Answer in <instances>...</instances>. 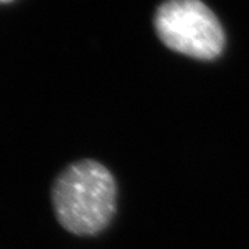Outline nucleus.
I'll list each match as a JSON object with an SVG mask.
<instances>
[{
	"label": "nucleus",
	"instance_id": "nucleus-3",
	"mask_svg": "<svg viewBox=\"0 0 249 249\" xmlns=\"http://www.w3.org/2000/svg\"><path fill=\"white\" fill-rule=\"evenodd\" d=\"M6 1H10V0H0V3H6Z\"/></svg>",
	"mask_w": 249,
	"mask_h": 249
},
{
	"label": "nucleus",
	"instance_id": "nucleus-1",
	"mask_svg": "<svg viewBox=\"0 0 249 249\" xmlns=\"http://www.w3.org/2000/svg\"><path fill=\"white\" fill-rule=\"evenodd\" d=\"M52 201L65 230L76 235H94L107 227L115 213V178L100 162H73L58 175Z\"/></svg>",
	"mask_w": 249,
	"mask_h": 249
},
{
	"label": "nucleus",
	"instance_id": "nucleus-2",
	"mask_svg": "<svg viewBox=\"0 0 249 249\" xmlns=\"http://www.w3.org/2000/svg\"><path fill=\"white\" fill-rule=\"evenodd\" d=\"M160 42L176 53L209 61L222 54L226 36L220 21L202 0H166L155 11Z\"/></svg>",
	"mask_w": 249,
	"mask_h": 249
}]
</instances>
